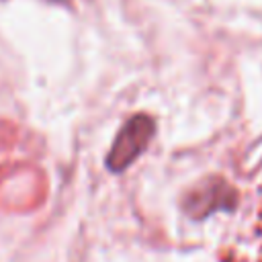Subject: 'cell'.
<instances>
[{
    "label": "cell",
    "instance_id": "obj_3",
    "mask_svg": "<svg viewBox=\"0 0 262 262\" xmlns=\"http://www.w3.org/2000/svg\"><path fill=\"white\" fill-rule=\"evenodd\" d=\"M53 2H63V0H53Z\"/></svg>",
    "mask_w": 262,
    "mask_h": 262
},
{
    "label": "cell",
    "instance_id": "obj_1",
    "mask_svg": "<svg viewBox=\"0 0 262 262\" xmlns=\"http://www.w3.org/2000/svg\"><path fill=\"white\" fill-rule=\"evenodd\" d=\"M231 262H262V180L258 182L248 213L244 215L239 235L229 252Z\"/></svg>",
    "mask_w": 262,
    "mask_h": 262
},
{
    "label": "cell",
    "instance_id": "obj_2",
    "mask_svg": "<svg viewBox=\"0 0 262 262\" xmlns=\"http://www.w3.org/2000/svg\"><path fill=\"white\" fill-rule=\"evenodd\" d=\"M151 135V121L147 117H135L131 119L119 133V139L115 141V147L108 156V166L113 170H123L145 145V141Z\"/></svg>",
    "mask_w": 262,
    "mask_h": 262
}]
</instances>
